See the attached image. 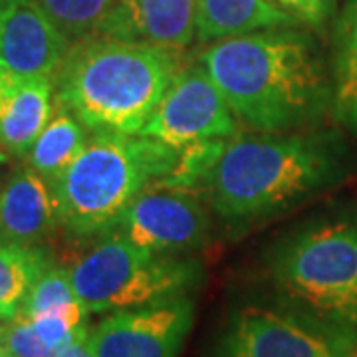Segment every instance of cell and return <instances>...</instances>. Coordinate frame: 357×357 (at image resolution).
<instances>
[{"label":"cell","mask_w":357,"mask_h":357,"mask_svg":"<svg viewBox=\"0 0 357 357\" xmlns=\"http://www.w3.org/2000/svg\"><path fill=\"white\" fill-rule=\"evenodd\" d=\"M232 114L258 131L302 126L319 109L326 82L312 40L294 28H270L218 40L201 52Z\"/></svg>","instance_id":"obj_1"},{"label":"cell","mask_w":357,"mask_h":357,"mask_svg":"<svg viewBox=\"0 0 357 357\" xmlns=\"http://www.w3.org/2000/svg\"><path fill=\"white\" fill-rule=\"evenodd\" d=\"M175 48L93 34L70 46L54 74V103L93 133H139L181 72Z\"/></svg>","instance_id":"obj_2"},{"label":"cell","mask_w":357,"mask_h":357,"mask_svg":"<svg viewBox=\"0 0 357 357\" xmlns=\"http://www.w3.org/2000/svg\"><path fill=\"white\" fill-rule=\"evenodd\" d=\"M178 159L173 149L139 133H93L76 159L50 183L60 225L76 236L112 230L128 204Z\"/></svg>","instance_id":"obj_3"},{"label":"cell","mask_w":357,"mask_h":357,"mask_svg":"<svg viewBox=\"0 0 357 357\" xmlns=\"http://www.w3.org/2000/svg\"><path fill=\"white\" fill-rule=\"evenodd\" d=\"M333 161L318 141L292 135H256L227 143L203 185L222 218L266 217L324 187Z\"/></svg>","instance_id":"obj_4"},{"label":"cell","mask_w":357,"mask_h":357,"mask_svg":"<svg viewBox=\"0 0 357 357\" xmlns=\"http://www.w3.org/2000/svg\"><path fill=\"white\" fill-rule=\"evenodd\" d=\"M270 276L307 314L357 326V222H321L286 236L270 258Z\"/></svg>","instance_id":"obj_5"},{"label":"cell","mask_w":357,"mask_h":357,"mask_svg":"<svg viewBox=\"0 0 357 357\" xmlns=\"http://www.w3.org/2000/svg\"><path fill=\"white\" fill-rule=\"evenodd\" d=\"M68 272L77 302L88 314L187 296L201 280V268L195 262L141 248L119 232H105V238L77 258Z\"/></svg>","instance_id":"obj_6"},{"label":"cell","mask_w":357,"mask_h":357,"mask_svg":"<svg viewBox=\"0 0 357 357\" xmlns=\"http://www.w3.org/2000/svg\"><path fill=\"white\" fill-rule=\"evenodd\" d=\"M215 357H351L347 328L288 307L234 310Z\"/></svg>","instance_id":"obj_7"},{"label":"cell","mask_w":357,"mask_h":357,"mask_svg":"<svg viewBox=\"0 0 357 357\" xmlns=\"http://www.w3.org/2000/svg\"><path fill=\"white\" fill-rule=\"evenodd\" d=\"M234 131V114L217 84L203 66H191L178 72L139 135L181 151L197 141L227 139Z\"/></svg>","instance_id":"obj_8"},{"label":"cell","mask_w":357,"mask_h":357,"mask_svg":"<svg viewBox=\"0 0 357 357\" xmlns=\"http://www.w3.org/2000/svg\"><path fill=\"white\" fill-rule=\"evenodd\" d=\"M195 319L189 296L112 312L88 332L96 357H177Z\"/></svg>","instance_id":"obj_9"},{"label":"cell","mask_w":357,"mask_h":357,"mask_svg":"<svg viewBox=\"0 0 357 357\" xmlns=\"http://www.w3.org/2000/svg\"><path fill=\"white\" fill-rule=\"evenodd\" d=\"M206 213L197 195L151 183L128 204L112 230L141 248L173 255L195 248L206 234Z\"/></svg>","instance_id":"obj_10"},{"label":"cell","mask_w":357,"mask_h":357,"mask_svg":"<svg viewBox=\"0 0 357 357\" xmlns=\"http://www.w3.org/2000/svg\"><path fill=\"white\" fill-rule=\"evenodd\" d=\"M70 40L36 0H0V68L18 76L52 77Z\"/></svg>","instance_id":"obj_11"},{"label":"cell","mask_w":357,"mask_h":357,"mask_svg":"<svg viewBox=\"0 0 357 357\" xmlns=\"http://www.w3.org/2000/svg\"><path fill=\"white\" fill-rule=\"evenodd\" d=\"M100 36L185 48L197 34L195 0H115Z\"/></svg>","instance_id":"obj_12"},{"label":"cell","mask_w":357,"mask_h":357,"mask_svg":"<svg viewBox=\"0 0 357 357\" xmlns=\"http://www.w3.org/2000/svg\"><path fill=\"white\" fill-rule=\"evenodd\" d=\"M52 77L18 76L0 68V147L24 157L48 126Z\"/></svg>","instance_id":"obj_13"},{"label":"cell","mask_w":357,"mask_h":357,"mask_svg":"<svg viewBox=\"0 0 357 357\" xmlns=\"http://www.w3.org/2000/svg\"><path fill=\"white\" fill-rule=\"evenodd\" d=\"M60 222L52 187L34 169H20L0 191V236L36 246Z\"/></svg>","instance_id":"obj_14"},{"label":"cell","mask_w":357,"mask_h":357,"mask_svg":"<svg viewBox=\"0 0 357 357\" xmlns=\"http://www.w3.org/2000/svg\"><path fill=\"white\" fill-rule=\"evenodd\" d=\"M197 38L227 40L270 28H292L298 16L270 0H195Z\"/></svg>","instance_id":"obj_15"},{"label":"cell","mask_w":357,"mask_h":357,"mask_svg":"<svg viewBox=\"0 0 357 357\" xmlns=\"http://www.w3.org/2000/svg\"><path fill=\"white\" fill-rule=\"evenodd\" d=\"M84 128L86 126L76 115L56 103L48 126L40 133L28 153L30 167L52 183L86 145L88 137Z\"/></svg>","instance_id":"obj_16"},{"label":"cell","mask_w":357,"mask_h":357,"mask_svg":"<svg viewBox=\"0 0 357 357\" xmlns=\"http://www.w3.org/2000/svg\"><path fill=\"white\" fill-rule=\"evenodd\" d=\"M50 268L38 246H18L0 236V318L13 319L40 276Z\"/></svg>","instance_id":"obj_17"},{"label":"cell","mask_w":357,"mask_h":357,"mask_svg":"<svg viewBox=\"0 0 357 357\" xmlns=\"http://www.w3.org/2000/svg\"><path fill=\"white\" fill-rule=\"evenodd\" d=\"M335 109L357 129V0H347L335 42Z\"/></svg>","instance_id":"obj_18"},{"label":"cell","mask_w":357,"mask_h":357,"mask_svg":"<svg viewBox=\"0 0 357 357\" xmlns=\"http://www.w3.org/2000/svg\"><path fill=\"white\" fill-rule=\"evenodd\" d=\"M68 40L88 38L100 32L115 0H36Z\"/></svg>","instance_id":"obj_19"},{"label":"cell","mask_w":357,"mask_h":357,"mask_svg":"<svg viewBox=\"0 0 357 357\" xmlns=\"http://www.w3.org/2000/svg\"><path fill=\"white\" fill-rule=\"evenodd\" d=\"M227 143H229L227 139L217 137V139L197 141V143L187 145L185 149L178 151L175 169L159 183L173 189L192 192V195L201 192L204 181L211 175L213 167L218 163Z\"/></svg>","instance_id":"obj_20"},{"label":"cell","mask_w":357,"mask_h":357,"mask_svg":"<svg viewBox=\"0 0 357 357\" xmlns=\"http://www.w3.org/2000/svg\"><path fill=\"white\" fill-rule=\"evenodd\" d=\"M76 302L77 298L70 282V272L66 268L50 266L32 286L18 314L34 319L38 316L60 312Z\"/></svg>","instance_id":"obj_21"},{"label":"cell","mask_w":357,"mask_h":357,"mask_svg":"<svg viewBox=\"0 0 357 357\" xmlns=\"http://www.w3.org/2000/svg\"><path fill=\"white\" fill-rule=\"evenodd\" d=\"M0 344L2 351L14 357H56V351L40 340L32 321L22 314H16L10 324L0 330Z\"/></svg>","instance_id":"obj_22"},{"label":"cell","mask_w":357,"mask_h":357,"mask_svg":"<svg viewBox=\"0 0 357 357\" xmlns=\"http://www.w3.org/2000/svg\"><path fill=\"white\" fill-rule=\"evenodd\" d=\"M272 2L288 8L294 16L312 24L321 22L330 13V4H332V0H272Z\"/></svg>","instance_id":"obj_23"},{"label":"cell","mask_w":357,"mask_h":357,"mask_svg":"<svg viewBox=\"0 0 357 357\" xmlns=\"http://www.w3.org/2000/svg\"><path fill=\"white\" fill-rule=\"evenodd\" d=\"M56 357H96L91 354L88 345V335L86 337H79L76 342H72L70 345H66L64 349H60Z\"/></svg>","instance_id":"obj_24"},{"label":"cell","mask_w":357,"mask_h":357,"mask_svg":"<svg viewBox=\"0 0 357 357\" xmlns=\"http://www.w3.org/2000/svg\"><path fill=\"white\" fill-rule=\"evenodd\" d=\"M4 161H6V157H4V153H2V151H0V165H2V163H4Z\"/></svg>","instance_id":"obj_25"},{"label":"cell","mask_w":357,"mask_h":357,"mask_svg":"<svg viewBox=\"0 0 357 357\" xmlns=\"http://www.w3.org/2000/svg\"><path fill=\"white\" fill-rule=\"evenodd\" d=\"M0 357H14V356H10V354H6V351H0Z\"/></svg>","instance_id":"obj_26"},{"label":"cell","mask_w":357,"mask_h":357,"mask_svg":"<svg viewBox=\"0 0 357 357\" xmlns=\"http://www.w3.org/2000/svg\"><path fill=\"white\" fill-rule=\"evenodd\" d=\"M356 357H357V356H356Z\"/></svg>","instance_id":"obj_27"}]
</instances>
